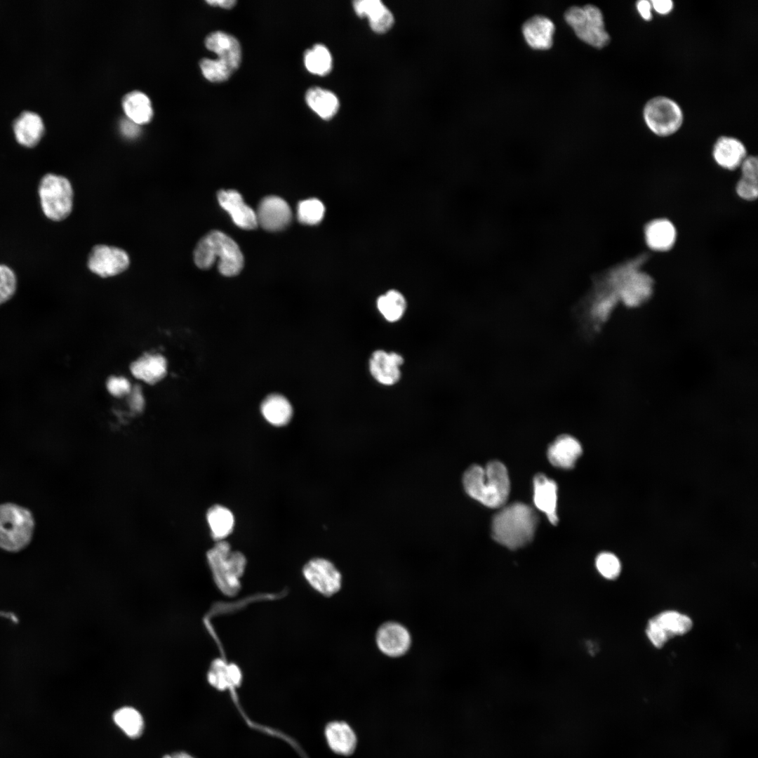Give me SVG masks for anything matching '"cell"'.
<instances>
[{"instance_id":"1","label":"cell","mask_w":758,"mask_h":758,"mask_svg":"<svg viewBox=\"0 0 758 758\" xmlns=\"http://www.w3.org/2000/svg\"><path fill=\"white\" fill-rule=\"evenodd\" d=\"M462 483L470 497L491 508L502 507L510 493L507 470L499 461H491L485 467L470 466L463 473Z\"/></svg>"},{"instance_id":"2","label":"cell","mask_w":758,"mask_h":758,"mask_svg":"<svg viewBox=\"0 0 758 758\" xmlns=\"http://www.w3.org/2000/svg\"><path fill=\"white\" fill-rule=\"evenodd\" d=\"M538 521V516L531 507L521 503L510 504L494 516L492 537L509 549H518L533 540Z\"/></svg>"},{"instance_id":"3","label":"cell","mask_w":758,"mask_h":758,"mask_svg":"<svg viewBox=\"0 0 758 758\" xmlns=\"http://www.w3.org/2000/svg\"><path fill=\"white\" fill-rule=\"evenodd\" d=\"M193 256L195 265L203 270L210 268L218 258V270L227 277L238 274L244 265V257L237 244L218 230L208 232L199 241Z\"/></svg>"},{"instance_id":"4","label":"cell","mask_w":758,"mask_h":758,"mask_svg":"<svg viewBox=\"0 0 758 758\" xmlns=\"http://www.w3.org/2000/svg\"><path fill=\"white\" fill-rule=\"evenodd\" d=\"M646 255H641L614 271L604 284L618 297L619 302L628 307L645 303L651 296L653 281L641 270Z\"/></svg>"},{"instance_id":"5","label":"cell","mask_w":758,"mask_h":758,"mask_svg":"<svg viewBox=\"0 0 758 758\" xmlns=\"http://www.w3.org/2000/svg\"><path fill=\"white\" fill-rule=\"evenodd\" d=\"M34 517L27 507L14 503L0 504V549L18 552L31 543Z\"/></svg>"},{"instance_id":"6","label":"cell","mask_w":758,"mask_h":758,"mask_svg":"<svg viewBox=\"0 0 758 758\" xmlns=\"http://www.w3.org/2000/svg\"><path fill=\"white\" fill-rule=\"evenodd\" d=\"M208 566L218 588L228 596L235 595L241 588L240 578L246 566L245 556L232 551L225 541H217L206 554Z\"/></svg>"},{"instance_id":"7","label":"cell","mask_w":758,"mask_h":758,"mask_svg":"<svg viewBox=\"0 0 758 758\" xmlns=\"http://www.w3.org/2000/svg\"><path fill=\"white\" fill-rule=\"evenodd\" d=\"M38 194L41 211L48 219L62 221L72 213L74 192L71 182L65 176L45 174L40 180Z\"/></svg>"},{"instance_id":"8","label":"cell","mask_w":758,"mask_h":758,"mask_svg":"<svg viewBox=\"0 0 758 758\" xmlns=\"http://www.w3.org/2000/svg\"><path fill=\"white\" fill-rule=\"evenodd\" d=\"M564 19L578 38L587 44L603 48L610 43L611 36L605 29L604 15L596 6H571L565 11Z\"/></svg>"},{"instance_id":"9","label":"cell","mask_w":758,"mask_h":758,"mask_svg":"<svg viewBox=\"0 0 758 758\" xmlns=\"http://www.w3.org/2000/svg\"><path fill=\"white\" fill-rule=\"evenodd\" d=\"M643 118L649 130L661 137L675 133L684 121L683 111L678 103L663 95L653 97L646 102L643 109Z\"/></svg>"},{"instance_id":"10","label":"cell","mask_w":758,"mask_h":758,"mask_svg":"<svg viewBox=\"0 0 758 758\" xmlns=\"http://www.w3.org/2000/svg\"><path fill=\"white\" fill-rule=\"evenodd\" d=\"M129 265L130 258L124 250L104 244L96 245L91 249L87 262L92 272L104 278L122 273Z\"/></svg>"},{"instance_id":"11","label":"cell","mask_w":758,"mask_h":758,"mask_svg":"<svg viewBox=\"0 0 758 758\" xmlns=\"http://www.w3.org/2000/svg\"><path fill=\"white\" fill-rule=\"evenodd\" d=\"M308 583L324 596H332L341 588L342 576L335 566L324 558H314L303 567Z\"/></svg>"},{"instance_id":"12","label":"cell","mask_w":758,"mask_h":758,"mask_svg":"<svg viewBox=\"0 0 758 758\" xmlns=\"http://www.w3.org/2000/svg\"><path fill=\"white\" fill-rule=\"evenodd\" d=\"M411 642L412 638L408 630L396 621L385 622L376 631V646L378 650L387 657L403 656L410 649Z\"/></svg>"},{"instance_id":"13","label":"cell","mask_w":758,"mask_h":758,"mask_svg":"<svg viewBox=\"0 0 758 758\" xmlns=\"http://www.w3.org/2000/svg\"><path fill=\"white\" fill-rule=\"evenodd\" d=\"M258 225L267 231L284 229L291 221L292 213L286 201L277 196H268L260 202L255 212Z\"/></svg>"},{"instance_id":"14","label":"cell","mask_w":758,"mask_h":758,"mask_svg":"<svg viewBox=\"0 0 758 758\" xmlns=\"http://www.w3.org/2000/svg\"><path fill=\"white\" fill-rule=\"evenodd\" d=\"M403 363L404 359L399 354L387 353L384 350H378L373 352L369 359V371L379 383L384 385H392L400 379V366Z\"/></svg>"},{"instance_id":"15","label":"cell","mask_w":758,"mask_h":758,"mask_svg":"<svg viewBox=\"0 0 758 758\" xmlns=\"http://www.w3.org/2000/svg\"><path fill=\"white\" fill-rule=\"evenodd\" d=\"M217 197L220 206L229 213L237 226L244 230H252L258 226L255 212L244 202L237 191L220 190Z\"/></svg>"},{"instance_id":"16","label":"cell","mask_w":758,"mask_h":758,"mask_svg":"<svg viewBox=\"0 0 758 758\" xmlns=\"http://www.w3.org/2000/svg\"><path fill=\"white\" fill-rule=\"evenodd\" d=\"M353 8L359 17L368 20L371 29L375 33L384 34L394 25L392 13L380 0L354 1Z\"/></svg>"},{"instance_id":"17","label":"cell","mask_w":758,"mask_h":758,"mask_svg":"<svg viewBox=\"0 0 758 758\" xmlns=\"http://www.w3.org/2000/svg\"><path fill=\"white\" fill-rule=\"evenodd\" d=\"M522 34L527 44L535 50H548L553 45L554 22L547 17L536 15L524 22Z\"/></svg>"},{"instance_id":"18","label":"cell","mask_w":758,"mask_h":758,"mask_svg":"<svg viewBox=\"0 0 758 758\" xmlns=\"http://www.w3.org/2000/svg\"><path fill=\"white\" fill-rule=\"evenodd\" d=\"M205 46L218 55V60L226 64L234 72L239 67L241 59L239 42L233 36L223 32H214L205 39Z\"/></svg>"},{"instance_id":"19","label":"cell","mask_w":758,"mask_h":758,"mask_svg":"<svg viewBox=\"0 0 758 758\" xmlns=\"http://www.w3.org/2000/svg\"><path fill=\"white\" fill-rule=\"evenodd\" d=\"M533 501L536 507L545 513L553 525L558 523L557 514V486L552 479L543 474H538L533 479Z\"/></svg>"},{"instance_id":"20","label":"cell","mask_w":758,"mask_h":758,"mask_svg":"<svg viewBox=\"0 0 758 758\" xmlns=\"http://www.w3.org/2000/svg\"><path fill=\"white\" fill-rule=\"evenodd\" d=\"M325 737L330 749L337 754L350 756L357 745L354 731L343 721H333L325 728Z\"/></svg>"},{"instance_id":"21","label":"cell","mask_w":758,"mask_h":758,"mask_svg":"<svg viewBox=\"0 0 758 758\" xmlns=\"http://www.w3.org/2000/svg\"><path fill=\"white\" fill-rule=\"evenodd\" d=\"M744 144L731 136H721L715 142L712 155L716 163L721 167L734 170L739 167L747 157Z\"/></svg>"},{"instance_id":"22","label":"cell","mask_w":758,"mask_h":758,"mask_svg":"<svg viewBox=\"0 0 758 758\" xmlns=\"http://www.w3.org/2000/svg\"><path fill=\"white\" fill-rule=\"evenodd\" d=\"M581 454L579 441L567 434L558 437L547 450V458L551 464L563 469L573 468Z\"/></svg>"},{"instance_id":"23","label":"cell","mask_w":758,"mask_h":758,"mask_svg":"<svg viewBox=\"0 0 758 758\" xmlns=\"http://www.w3.org/2000/svg\"><path fill=\"white\" fill-rule=\"evenodd\" d=\"M132 375L149 385L161 380L167 372V361L159 354H147L135 361L130 367Z\"/></svg>"},{"instance_id":"24","label":"cell","mask_w":758,"mask_h":758,"mask_svg":"<svg viewBox=\"0 0 758 758\" xmlns=\"http://www.w3.org/2000/svg\"><path fill=\"white\" fill-rule=\"evenodd\" d=\"M13 131L20 145L26 147H34L44 135V126L41 118L37 114L25 112L14 122Z\"/></svg>"},{"instance_id":"25","label":"cell","mask_w":758,"mask_h":758,"mask_svg":"<svg viewBox=\"0 0 758 758\" xmlns=\"http://www.w3.org/2000/svg\"><path fill=\"white\" fill-rule=\"evenodd\" d=\"M644 236L647 246L656 251H666L674 245L677 232L674 225L667 219L659 218L646 224Z\"/></svg>"},{"instance_id":"26","label":"cell","mask_w":758,"mask_h":758,"mask_svg":"<svg viewBox=\"0 0 758 758\" xmlns=\"http://www.w3.org/2000/svg\"><path fill=\"white\" fill-rule=\"evenodd\" d=\"M207 678L212 686L224 691L241 684V672L236 665L226 664L221 659H216L210 667Z\"/></svg>"},{"instance_id":"27","label":"cell","mask_w":758,"mask_h":758,"mask_svg":"<svg viewBox=\"0 0 758 758\" xmlns=\"http://www.w3.org/2000/svg\"><path fill=\"white\" fill-rule=\"evenodd\" d=\"M305 100L308 106L321 119H332L339 109L338 97L331 91L319 87L307 90Z\"/></svg>"},{"instance_id":"28","label":"cell","mask_w":758,"mask_h":758,"mask_svg":"<svg viewBox=\"0 0 758 758\" xmlns=\"http://www.w3.org/2000/svg\"><path fill=\"white\" fill-rule=\"evenodd\" d=\"M260 411L264 418L274 426L281 427L288 424L293 415V408L284 397L271 394L262 401Z\"/></svg>"},{"instance_id":"29","label":"cell","mask_w":758,"mask_h":758,"mask_svg":"<svg viewBox=\"0 0 758 758\" xmlns=\"http://www.w3.org/2000/svg\"><path fill=\"white\" fill-rule=\"evenodd\" d=\"M123 109L128 119L138 125L150 121L152 107L149 98L138 91L126 94L122 101Z\"/></svg>"},{"instance_id":"30","label":"cell","mask_w":758,"mask_h":758,"mask_svg":"<svg viewBox=\"0 0 758 758\" xmlns=\"http://www.w3.org/2000/svg\"><path fill=\"white\" fill-rule=\"evenodd\" d=\"M206 517L211 535L215 540H223L232 532L234 517L227 507L214 505L208 510Z\"/></svg>"},{"instance_id":"31","label":"cell","mask_w":758,"mask_h":758,"mask_svg":"<svg viewBox=\"0 0 758 758\" xmlns=\"http://www.w3.org/2000/svg\"><path fill=\"white\" fill-rule=\"evenodd\" d=\"M114 724L129 738H139L144 731L142 714L133 707H122L113 714Z\"/></svg>"},{"instance_id":"32","label":"cell","mask_w":758,"mask_h":758,"mask_svg":"<svg viewBox=\"0 0 758 758\" xmlns=\"http://www.w3.org/2000/svg\"><path fill=\"white\" fill-rule=\"evenodd\" d=\"M377 307L387 321L394 322L404 315L406 301L402 293L391 289L378 298Z\"/></svg>"},{"instance_id":"33","label":"cell","mask_w":758,"mask_h":758,"mask_svg":"<svg viewBox=\"0 0 758 758\" xmlns=\"http://www.w3.org/2000/svg\"><path fill=\"white\" fill-rule=\"evenodd\" d=\"M307 69L314 74L325 76L332 69V56L328 49L322 44H316L307 50L304 57Z\"/></svg>"},{"instance_id":"34","label":"cell","mask_w":758,"mask_h":758,"mask_svg":"<svg viewBox=\"0 0 758 758\" xmlns=\"http://www.w3.org/2000/svg\"><path fill=\"white\" fill-rule=\"evenodd\" d=\"M670 638L688 632L692 627V620L676 611H665L653 618Z\"/></svg>"},{"instance_id":"35","label":"cell","mask_w":758,"mask_h":758,"mask_svg":"<svg viewBox=\"0 0 758 758\" xmlns=\"http://www.w3.org/2000/svg\"><path fill=\"white\" fill-rule=\"evenodd\" d=\"M324 213V205L315 198L301 201L298 205V219L302 224L313 225L319 223Z\"/></svg>"},{"instance_id":"36","label":"cell","mask_w":758,"mask_h":758,"mask_svg":"<svg viewBox=\"0 0 758 758\" xmlns=\"http://www.w3.org/2000/svg\"><path fill=\"white\" fill-rule=\"evenodd\" d=\"M204 77L211 82H222L230 78L234 71L218 59L204 58L199 62Z\"/></svg>"},{"instance_id":"37","label":"cell","mask_w":758,"mask_h":758,"mask_svg":"<svg viewBox=\"0 0 758 758\" xmlns=\"http://www.w3.org/2000/svg\"><path fill=\"white\" fill-rule=\"evenodd\" d=\"M18 289V278L7 265L0 264V307L10 301Z\"/></svg>"},{"instance_id":"38","label":"cell","mask_w":758,"mask_h":758,"mask_svg":"<svg viewBox=\"0 0 758 758\" xmlns=\"http://www.w3.org/2000/svg\"><path fill=\"white\" fill-rule=\"evenodd\" d=\"M596 567L603 577L611 580L618 576L621 568L617 557L610 552H602L597 556Z\"/></svg>"},{"instance_id":"39","label":"cell","mask_w":758,"mask_h":758,"mask_svg":"<svg viewBox=\"0 0 758 758\" xmlns=\"http://www.w3.org/2000/svg\"><path fill=\"white\" fill-rule=\"evenodd\" d=\"M737 194L744 200L752 201L758 196V175L742 173L736 185Z\"/></svg>"},{"instance_id":"40","label":"cell","mask_w":758,"mask_h":758,"mask_svg":"<svg viewBox=\"0 0 758 758\" xmlns=\"http://www.w3.org/2000/svg\"><path fill=\"white\" fill-rule=\"evenodd\" d=\"M107 389L114 397L128 394L132 389L130 382L122 376H112L107 381Z\"/></svg>"},{"instance_id":"41","label":"cell","mask_w":758,"mask_h":758,"mask_svg":"<svg viewBox=\"0 0 758 758\" xmlns=\"http://www.w3.org/2000/svg\"><path fill=\"white\" fill-rule=\"evenodd\" d=\"M646 632L649 640L657 648L662 647L670 639L653 618L649 620Z\"/></svg>"},{"instance_id":"42","label":"cell","mask_w":758,"mask_h":758,"mask_svg":"<svg viewBox=\"0 0 758 758\" xmlns=\"http://www.w3.org/2000/svg\"><path fill=\"white\" fill-rule=\"evenodd\" d=\"M128 394L130 395V408L135 413H140L145 406V399L141 388L138 385L132 387Z\"/></svg>"},{"instance_id":"43","label":"cell","mask_w":758,"mask_h":758,"mask_svg":"<svg viewBox=\"0 0 758 758\" xmlns=\"http://www.w3.org/2000/svg\"><path fill=\"white\" fill-rule=\"evenodd\" d=\"M120 129L122 134L128 138H134L140 133L138 125L128 119L121 121Z\"/></svg>"},{"instance_id":"44","label":"cell","mask_w":758,"mask_h":758,"mask_svg":"<svg viewBox=\"0 0 758 758\" xmlns=\"http://www.w3.org/2000/svg\"><path fill=\"white\" fill-rule=\"evenodd\" d=\"M652 9L660 15L669 14L674 8V3L671 0H651Z\"/></svg>"},{"instance_id":"45","label":"cell","mask_w":758,"mask_h":758,"mask_svg":"<svg viewBox=\"0 0 758 758\" xmlns=\"http://www.w3.org/2000/svg\"><path fill=\"white\" fill-rule=\"evenodd\" d=\"M636 8L639 15L646 21L651 20L653 18L652 15V6L651 1L648 0H639L636 4Z\"/></svg>"},{"instance_id":"46","label":"cell","mask_w":758,"mask_h":758,"mask_svg":"<svg viewBox=\"0 0 758 758\" xmlns=\"http://www.w3.org/2000/svg\"><path fill=\"white\" fill-rule=\"evenodd\" d=\"M208 4L213 6H219L223 8H231L237 3L234 0H211L206 1Z\"/></svg>"},{"instance_id":"47","label":"cell","mask_w":758,"mask_h":758,"mask_svg":"<svg viewBox=\"0 0 758 758\" xmlns=\"http://www.w3.org/2000/svg\"><path fill=\"white\" fill-rule=\"evenodd\" d=\"M163 758H195L185 752H177L171 754H166Z\"/></svg>"}]
</instances>
